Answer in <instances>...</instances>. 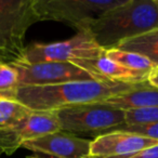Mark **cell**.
I'll return each instance as SVG.
<instances>
[{
  "label": "cell",
  "mask_w": 158,
  "mask_h": 158,
  "mask_svg": "<svg viewBox=\"0 0 158 158\" xmlns=\"http://www.w3.org/2000/svg\"><path fill=\"white\" fill-rule=\"evenodd\" d=\"M90 146V140L64 131L53 132L21 145L44 158H88Z\"/></svg>",
  "instance_id": "9c48e42d"
},
{
  "label": "cell",
  "mask_w": 158,
  "mask_h": 158,
  "mask_svg": "<svg viewBox=\"0 0 158 158\" xmlns=\"http://www.w3.org/2000/svg\"><path fill=\"white\" fill-rule=\"evenodd\" d=\"M143 84L87 80L56 86L24 87L19 89L16 101L31 110H59L70 106L105 102L110 98L134 90Z\"/></svg>",
  "instance_id": "6da1fadb"
},
{
  "label": "cell",
  "mask_w": 158,
  "mask_h": 158,
  "mask_svg": "<svg viewBox=\"0 0 158 158\" xmlns=\"http://www.w3.org/2000/svg\"><path fill=\"white\" fill-rule=\"evenodd\" d=\"M116 130L121 131L132 132V133L139 134V135L145 136V138L154 139L158 141V123H146V125H123L117 128ZM115 131V130H114Z\"/></svg>",
  "instance_id": "ac0fdd59"
},
{
  "label": "cell",
  "mask_w": 158,
  "mask_h": 158,
  "mask_svg": "<svg viewBox=\"0 0 158 158\" xmlns=\"http://www.w3.org/2000/svg\"><path fill=\"white\" fill-rule=\"evenodd\" d=\"M76 65L91 74L97 80L126 82V84H142L147 81L148 76L134 72L117 62L108 59L105 52L101 56L93 60H81L75 62Z\"/></svg>",
  "instance_id": "8fae6325"
},
{
  "label": "cell",
  "mask_w": 158,
  "mask_h": 158,
  "mask_svg": "<svg viewBox=\"0 0 158 158\" xmlns=\"http://www.w3.org/2000/svg\"><path fill=\"white\" fill-rule=\"evenodd\" d=\"M88 158H98V157H88ZM106 158H158V144L153 145L147 148L141 149L135 153L128 154L123 156H117V157H106Z\"/></svg>",
  "instance_id": "d6986e66"
},
{
  "label": "cell",
  "mask_w": 158,
  "mask_h": 158,
  "mask_svg": "<svg viewBox=\"0 0 158 158\" xmlns=\"http://www.w3.org/2000/svg\"><path fill=\"white\" fill-rule=\"evenodd\" d=\"M147 82L152 87L158 89V67H154L153 70L149 73L148 78H147Z\"/></svg>",
  "instance_id": "ffe728a7"
},
{
  "label": "cell",
  "mask_w": 158,
  "mask_h": 158,
  "mask_svg": "<svg viewBox=\"0 0 158 158\" xmlns=\"http://www.w3.org/2000/svg\"><path fill=\"white\" fill-rule=\"evenodd\" d=\"M125 0H35L39 21H56L69 24L77 31H89L105 12Z\"/></svg>",
  "instance_id": "5b68a950"
},
{
  "label": "cell",
  "mask_w": 158,
  "mask_h": 158,
  "mask_svg": "<svg viewBox=\"0 0 158 158\" xmlns=\"http://www.w3.org/2000/svg\"><path fill=\"white\" fill-rule=\"evenodd\" d=\"M156 144H158V141L154 139L145 138L132 132L115 130L95 136L94 140L91 141L89 157L106 158L123 156Z\"/></svg>",
  "instance_id": "30bf717a"
},
{
  "label": "cell",
  "mask_w": 158,
  "mask_h": 158,
  "mask_svg": "<svg viewBox=\"0 0 158 158\" xmlns=\"http://www.w3.org/2000/svg\"><path fill=\"white\" fill-rule=\"evenodd\" d=\"M37 22L35 0H0V61H20L26 31Z\"/></svg>",
  "instance_id": "3957f363"
},
{
  "label": "cell",
  "mask_w": 158,
  "mask_h": 158,
  "mask_svg": "<svg viewBox=\"0 0 158 158\" xmlns=\"http://www.w3.org/2000/svg\"><path fill=\"white\" fill-rule=\"evenodd\" d=\"M61 131L102 135L126 125L125 110L106 102L70 106L56 110Z\"/></svg>",
  "instance_id": "277c9868"
},
{
  "label": "cell",
  "mask_w": 158,
  "mask_h": 158,
  "mask_svg": "<svg viewBox=\"0 0 158 158\" xmlns=\"http://www.w3.org/2000/svg\"><path fill=\"white\" fill-rule=\"evenodd\" d=\"M105 52L89 31H78L73 38L51 44H33L25 47L20 61L23 63L72 62L93 60Z\"/></svg>",
  "instance_id": "8992f818"
},
{
  "label": "cell",
  "mask_w": 158,
  "mask_h": 158,
  "mask_svg": "<svg viewBox=\"0 0 158 158\" xmlns=\"http://www.w3.org/2000/svg\"><path fill=\"white\" fill-rule=\"evenodd\" d=\"M2 153H3V152L1 151V149H0V156H1V154H2Z\"/></svg>",
  "instance_id": "7402d4cb"
},
{
  "label": "cell",
  "mask_w": 158,
  "mask_h": 158,
  "mask_svg": "<svg viewBox=\"0 0 158 158\" xmlns=\"http://www.w3.org/2000/svg\"><path fill=\"white\" fill-rule=\"evenodd\" d=\"M10 65L18 73L19 88L97 80L91 74L72 62H41L33 64L14 62Z\"/></svg>",
  "instance_id": "52a82bcc"
},
{
  "label": "cell",
  "mask_w": 158,
  "mask_h": 158,
  "mask_svg": "<svg viewBox=\"0 0 158 158\" xmlns=\"http://www.w3.org/2000/svg\"><path fill=\"white\" fill-rule=\"evenodd\" d=\"M105 55L108 59L117 62L129 69L147 76L155 67L148 59L134 52H128L119 49H110V50H105Z\"/></svg>",
  "instance_id": "5bb4252c"
},
{
  "label": "cell",
  "mask_w": 158,
  "mask_h": 158,
  "mask_svg": "<svg viewBox=\"0 0 158 158\" xmlns=\"http://www.w3.org/2000/svg\"><path fill=\"white\" fill-rule=\"evenodd\" d=\"M19 89L16 70L10 64L0 61V100L16 101Z\"/></svg>",
  "instance_id": "2e32d148"
},
{
  "label": "cell",
  "mask_w": 158,
  "mask_h": 158,
  "mask_svg": "<svg viewBox=\"0 0 158 158\" xmlns=\"http://www.w3.org/2000/svg\"><path fill=\"white\" fill-rule=\"evenodd\" d=\"M116 49L143 55L158 67V29L125 40Z\"/></svg>",
  "instance_id": "4fadbf2b"
},
{
  "label": "cell",
  "mask_w": 158,
  "mask_h": 158,
  "mask_svg": "<svg viewBox=\"0 0 158 158\" xmlns=\"http://www.w3.org/2000/svg\"><path fill=\"white\" fill-rule=\"evenodd\" d=\"M27 158H44V157H40V156H29V157H27Z\"/></svg>",
  "instance_id": "44dd1931"
},
{
  "label": "cell",
  "mask_w": 158,
  "mask_h": 158,
  "mask_svg": "<svg viewBox=\"0 0 158 158\" xmlns=\"http://www.w3.org/2000/svg\"><path fill=\"white\" fill-rule=\"evenodd\" d=\"M31 112V110L19 101L0 100V130L16 126Z\"/></svg>",
  "instance_id": "9a60e30c"
},
{
  "label": "cell",
  "mask_w": 158,
  "mask_h": 158,
  "mask_svg": "<svg viewBox=\"0 0 158 158\" xmlns=\"http://www.w3.org/2000/svg\"><path fill=\"white\" fill-rule=\"evenodd\" d=\"M125 119L126 125L129 126L158 123V106L126 110Z\"/></svg>",
  "instance_id": "e0dca14e"
},
{
  "label": "cell",
  "mask_w": 158,
  "mask_h": 158,
  "mask_svg": "<svg viewBox=\"0 0 158 158\" xmlns=\"http://www.w3.org/2000/svg\"><path fill=\"white\" fill-rule=\"evenodd\" d=\"M158 29V0H125L102 14L89 31L104 50L123 41Z\"/></svg>",
  "instance_id": "7a4b0ae2"
},
{
  "label": "cell",
  "mask_w": 158,
  "mask_h": 158,
  "mask_svg": "<svg viewBox=\"0 0 158 158\" xmlns=\"http://www.w3.org/2000/svg\"><path fill=\"white\" fill-rule=\"evenodd\" d=\"M105 102L125 112L136 108L154 107L158 106V89L152 87L146 81L134 90L110 98Z\"/></svg>",
  "instance_id": "7c38bea8"
},
{
  "label": "cell",
  "mask_w": 158,
  "mask_h": 158,
  "mask_svg": "<svg viewBox=\"0 0 158 158\" xmlns=\"http://www.w3.org/2000/svg\"><path fill=\"white\" fill-rule=\"evenodd\" d=\"M61 131L56 110H31L22 121L0 130V149L11 155L27 141Z\"/></svg>",
  "instance_id": "ba28073f"
}]
</instances>
